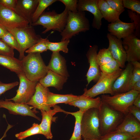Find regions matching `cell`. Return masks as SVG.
I'll return each instance as SVG.
<instances>
[{
	"mask_svg": "<svg viewBox=\"0 0 140 140\" xmlns=\"http://www.w3.org/2000/svg\"><path fill=\"white\" fill-rule=\"evenodd\" d=\"M21 61L24 74L31 81L38 82L48 71L40 53L28 54Z\"/></svg>",
	"mask_w": 140,
	"mask_h": 140,
	"instance_id": "6da1fadb",
	"label": "cell"
},
{
	"mask_svg": "<svg viewBox=\"0 0 140 140\" xmlns=\"http://www.w3.org/2000/svg\"><path fill=\"white\" fill-rule=\"evenodd\" d=\"M90 28L89 22L85 12L73 13L68 11V15L65 27L60 33L61 41L70 39L81 32H85Z\"/></svg>",
	"mask_w": 140,
	"mask_h": 140,
	"instance_id": "7a4b0ae2",
	"label": "cell"
},
{
	"mask_svg": "<svg viewBox=\"0 0 140 140\" xmlns=\"http://www.w3.org/2000/svg\"><path fill=\"white\" fill-rule=\"evenodd\" d=\"M82 137L88 139H100V122L98 109L92 108L83 113L81 120Z\"/></svg>",
	"mask_w": 140,
	"mask_h": 140,
	"instance_id": "3957f363",
	"label": "cell"
},
{
	"mask_svg": "<svg viewBox=\"0 0 140 140\" xmlns=\"http://www.w3.org/2000/svg\"><path fill=\"white\" fill-rule=\"evenodd\" d=\"M101 137L114 131L122 121L124 115L102 101L99 109Z\"/></svg>",
	"mask_w": 140,
	"mask_h": 140,
	"instance_id": "277c9868",
	"label": "cell"
},
{
	"mask_svg": "<svg viewBox=\"0 0 140 140\" xmlns=\"http://www.w3.org/2000/svg\"><path fill=\"white\" fill-rule=\"evenodd\" d=\"M68 10L66 8L62 12L57 13L54 10L44 12L37 21L31 26H42L45 30L42 32L45 34L52 30L61 33L66 25L68 15Z\"/></svg>",
	"mask_w": 140,
	"mask_h": 140,
	"instance_id": "5b68a950",
	"label": "cell"
},
{
	"mask_svg": "<svg viewBox=\"0 0 140 140\" xmlns=\"http://www.w3.org/2000/svg\"><path fill=\"white\" fill-rule=\"evenodd\" d=\"M14 36L18 45L19 59L22 60L25 56V51L39 42L42 38L37 34L33 27L29 26L20 28H7Z\"/></svg>",
	"mask_w": 140,
	"mask_h": 140,
	"instance_id": "8992f818",
	"label": "cell"
},
{
	"mask_svg": "<svg viewBox=\"0 0 140 140\" xmlns=\"http://www.w3.org/2000/svg\"><path fill=\"white\" fill-rule=\"evenodd\" d=\"M140 93L139 92L131 90L111 96L103 94L101 97L102 102L125 115L128 113V107L133 104L134 99Z\"/></svg>",
	"mask_w": 140,
	"mask_h": 140,
	"instance_id": "52a82bcc",
	"label": "cell"
},
{
	"mask_svg": "<svg viewBox=\"0 0 140 140\" xmlns=\"http://www.w3.org/2000/svg\"><path fill=\"white\" fill-rule=\"evenodd\" d=\"M123 69L120 70L110 74L101 72L100 78L95 85L88 89H84L83 95L94 98L100 94H110L113 95L112 86L114 81L122 72Z\"/></svg>",
	"mask_w": 140,
	"mask_h": 140,
	"instance_id": "ba28073f",
	"label": "cell"
},
{
	"mask_svg": "<svg viewBox=\"0 0 140 140\" xmlns=\"http://www.w3.org/2000/svg\"><path fill=\"white\" fill-rule=\"evenodd\" d=\"M19 80V88L16 95L12 98L7 99L17 103L27 104L34 94L38 82L29 80L24 73L17 74Z\"/></svg>",
	"mask_w": 140,
	"mask_h": 140,
	"instance_id": "9c48e42d",
	"label": "cell"
},
{
	"mask_svg": "<svg viewBox=\"0 0 140 140\" xmlns=\"http://www.w3.org/2000/svg\"><path fill=\"white\" fill-rule=\"evenodd\" d=\"M0 24L7 28H20L29 26L28 22L13 10L0 3Z\"/></svg>",
	"mask_w": 140,
	"mask_h": 140,
	"instance_id": "30bf717a",
	"label": "cell"
},
{
	"mask_svg": "<svg viewBox=\"0 0 140 140\" xmlns=\"http://www.w3.org/2000/svg\"><path fill=\"white\" fill-rule=\"evenodd\" d=\"M32 108L26 104L16 103L7 99L0 100V108L7 109L10 114L29 116L40 121V118L36 115L38 111L34 108L32 109Z\"/></svg>",
	"mask_w": 140,
	"mask_h": 140,
	"instance_id": "8fae6325",
	"label": "cell"
},
{
	"mask_svg": "<svg viewBox=\"0 0 140 140\" xmlns=\"http://www.w3.org/2000/svg\"><path fill=\"white\" fill-rule=\"evenodd\" d=\"M98 0H79L77 4L78 11H88L92 13L94 17L92 26L99 30L101 28L103 17L99 8Z\"/></svg>",
	"mask_w": 140,
	"mask_h": 140,
	"instance_id": "7c38bea8",
	"label": "cell"
},
{
	"mask_svg": "<svg viewBox=\"0 0 140 140\" xmlns=\"http://www.w3.org/2000/svg\"><path fill=\"white\" fill-rule=\"evenodd\" d=\"M98 47L96 45L90 46L86 54L89 66L86 75L87 82V87L92 81L97 82L101 74V72L97 59Z\"/></svg>",
	"mask_w": 140,
	"mask_h": 140,
	"instance_id": "4fadbf2b",
	"label": "cell"
},
{
	"mask_svg": "<svg viewBox=\"0 0 140 140\" xmlns=\"http://www.w3.org/2000/svg\"><path fill=\"white\" fill-rule=\"evenodd\" d=\"M107 37L109 42L108 48L114 59L118 64L121 68L125 67L127 56L122 44V41L110 33L107 34Z\"/></svg>",
	"mask_w": 140,
	"mask_h": 140,
	"instance_id": "5bb4252c",
	"label": "cell"
},
{
	"mask_svg": "<svg viewBox=\"0 0 140 140\" xmlns=\"http://www.w3.org/2000/svg\"><path fill=\"white\" fill-rule=\"evenodd\" d=\"M123 47L127 56L128 62L140 60V39L134 34L123 39Z\"/></svg>",
	"mask_w": 140,
	"mask_h": 140,
	"instance_id": "9a60e30c",
	"label": "cell"
},
{
	"mask_svg": "<svg viewBox=\"0 0 140 140\" xmlns=\"http://www.w3.org/2000/svg\"><path fill=\"white\" fill-rule=\"evenodd\" d=\"M49 91L48 88L44 87L38 82L34 94L26 104L35 109L46 111L50 110L51 108L47 104V94Z\"/></svg>",
	"mask_w": 140,
	"mask_h": 140,
	"instance_id": "2e32d148",
	"label": "cell"
},
{
	"mask_svg": "<svg viewBox=\"0 0 140 140\" xmlns=\"http://www.w3.org/2000/svg\"><path fill=\"white\" fill-rule=\"evenodd\" d=\"M107 27L109 33L120 39H123L134 34L135 30L134 22L125 23L120 20L110 23Z\"/></svg>",
	"mask_w": 140,
	"mask_h": 140,
	"instance_id": "e0dca14e",
	"label": "cell"
},
{
	"mask_svg": "<svg viewBox=\"0 0 140 140\" xmlns=\"http://www.w3.org/2000/svg\"><path fill=\"white\" fill-rule=\"evenodd\" d=\"M38 2V0H17L14 11L31 26L32 16Z\"/></svg>",
	"mask_w": 140,
	"mask_h": 140,
	"instance_id": "ac0fdd59",
	"label": "cell"
},
{
	"mask_svg": "<svg viewBox=\"0 0 140 140\" xmlns=\"http://www.w3.org/2000/svg\"><path fill=\"white\" fill-rule=\"evenodd\" d=\"M133 68L131 62H128L122 72L113 84L112 87L113 95L127 92Z\"/></svg>",
	"mask_w": 140,
	"mask_h": 140,
	"instance_id": "d6986e66",
	"label": "cell"
},
{
	"mask_svg": "<svg viewBox=\"0 0 140 140\" xmlns=\"http://www.w3.org/2000/svg\"><path fill=\"white\" fill-rule=\"evenodd\" d=\"M53 107V109L47 111L40 110L42 119L39 126L41 134L48 139H51L53 137L51 131V126L53 116L58 112H62L65 114L66 112L57 105Z\"/></svg>",
	"mask_w": 140,
	"mask_h": 140,
	"instance_id": "ffe728a7",
	"label": "cell"
},
{
	"mask_svg": "<svg viewBox=\"0 0 140 140\" xmlns=\"http://www.w3.org/2000/svg\"><path fill=\"white\" fill-rule=\"evenodd\" d=\"M115 131L128 133L134 138L140 137V122L128 113Z\"/></svg>",
	"mask_w": 140,
	"mask_h": 140,
	"instance_id": "44dd1931",
	"label": "cell"
},
{
	"mask_svg": "<svg viewBox=\"0 0 140 140\" xmlns=\"http://www.w3.org/2000/svg\"><path fill=\"white\" fill-rule=\"evenodd\" d=\"M48 70L61 75L67 78L69 76L65 58L59 52H53L47 66Z\"/></svg>",
	"mask_w": 140,
	"mask_h": 140,
	"instance_id": "7402d4cb",
	"label": "cell"
},
{
	"mask_svg": "<svg viewBox=\"0 0 140 140\" xmlns=\"http://www.w3.org/2000/svg\"><path fill=\"white\" fill-rule=\"evenodd\" d=\"M101 102L100 97L94 98L82 95L78 96L76 99L69 104L78 107L81 112L83 113L92 108L99 109Z\"/></svg>",
	"mask_w": 140,
	"mask_h": 140,
	"instance_id": "603a6c76",
	"label": "cell"
},
{
	"mask_svg": "<svg viewBox=\"0 0 140 140\" xmlns=\"http://www.w3.org/2000/svg\"><path fill=\"white\" fill-rule=\"evenodd\" d=\"M68 78L48 70L46 75L41 79L39 82L45 88L53 87L58 90L62 89Z\"/></svg>",
	"mask_w": 140,
	"mask_h": 140,
	"instance_id": "cb8c5ba5",
	"label": "cell"
},
{
	"mask_svg": "<svg viewBox=\"0 0 140 140\" xmlns=\"http://www.w3.org/2000/svg\"><path fill=\"white\" fill-rule=\"evenodd\" d=\"M78 97V96L72 94H56L49 91L47 94V104L50 108L59 103H64L69 104Z\"/></svg>",
	"mask_w": 140,
	"mask_h": 140,
	"instance_id": "d4e9b609",
	"label": "cell"
},
{
	"mask_svg": "<svg viewBox=\"0 0 140 140\" xmlns=\"http://www.w3.org/2000/svg\"><path fill=\"white\" fill-rule=\"evenodd\" d=\"M0 65L17 74L24 73L21 60L14 57L0 55Z\"/></svg>",
	"mask_w": 140,
	"mask_h": 140,
	"instance_id": "484cf974",
	"label": "cell"
},
{
	"mask_svg": "<svg viewBox=\"0 0 140 140\" xmlns=\"http://www.w3.org/2000/svg\"><path fill=\"white\" fill-rule=\"evenodd\" d=\"M98 5L103 18L108 22L113 23L120 20L121 14L112 9L106 0H98Z\"/></svg>",
	"mask_w": 140,
	"mask_h": 140,
	"instance_id": "4316f807",
	"label": "cell"
},
{
	"mask_svg": "<svg viewBox=\"0 0 140 140\" xmlns=\"http://www.w3.org/2000/svg\"><path fill=\"white\" fill-rule=\"evenodd\" d=\"M83 113L80 110L74 112L66 111V114L72 115L75 120L74 131L69 140H82L81 122Z\"/></svg>",
	"mask_w": 140,
	"mask_h": 140,
	"instance_id": "83f0119b",
	"label": "cell"
},
{
	"mask_svg": "<svg viewBox=\"0 0 140 140\" xmlns=\"http://www.w3.org/2000/svg\"><path fill=\"white\" fill-rule=\"evenodd\" d=\"M57 1L58 0H38V5L32 16V25L37 21L47 8Z\"/></svg>",
	"mask_w": 140,
	"mask_h": 140,
	"instance_id": "f1b7e54d",
	"label": "cell"
},
{
	"mask_svg": "<svg viewBox=\"0 0 140 140\" xmlns=\"http://www.w3.org/2000/svg\"><path fill=\"white\" fill-rule=\"evenodd\" d=\"M70 42V39H67L58 42H52L48 40L47 42L48 50L53 52H59L62 51L65 53L68 52V46Z\"/></svg>",
	"mask_w": 140,
	"mask_h": 140,
	"instance_id": "f546056e",
	"label": "cell"
},
{
	"mask_svg": "<svg viewBox=\"0 0 140 140\" xmlns=\"http://www.w3.org/2000/svg\"><path fill=\"white\" fill-rule=\"evenodd\" d=\"M134 138L128 133L114 131L101 137L99 140H132Z\"/></svg>",
	"mask_w": 140,
	"mask_h": 140,
	"instance_id": "4dcf8cb0",
	"label": "cell"
},
{
	"mask_svg": "<svg viewBox=\"0 0 140 140\" xmlns=\"http://www.w3.org/2000/svg\"><path fill=\"white\" fill-rule=\"evenodd\" d=\"M133 66V69L129 83L127 89V92L131 90L134 85L140 80V63L136 61L131 62Z\"/></svg>",
	"mask_w": 140,
	"mask_h": 140,
	"instance_id": "1f68e13d",
	"label": "cell"
},
{
	"mask_svg": "<svg viewBox=\"0 0 140 140\" xmlns=\"http://www.w3.org/2000/svg\"><path fill=\"white\" fill-rule=\"evenodd\" d=\"M38 134H41L39 125L34 123L30 128L16 134L15 136L18 139L22 140L30 136Z\"/></svg>",
	"mask_w": 140,
	"mask_h": 140,
	"instance_id": "d6a6232c",
	"label": "cell"
},
{
	"mask_svg": "<svg viewBox=\"0 0 140 140\" xmlns=\"http://www.w3.org/2000/svg\"><path fill=\"white\" fill-rule=\"evenodd\" d=\"M47 38H41L38 43L34 44L25 51L28 54L33 53H40L46 51L48 50L47 42Z\"/></svg>",
	"mask_w": 140,
	"mask_h": 140,
	"instance_id": "836d02e7",
	"label": "cell"
},
{
	"mask_svg": "<svg viewBox=\"0 0 140 140\" xmlns=\"http://www.w3.org/2000/svg\"><path fill=\"white\" fill-rule=\"evenodd\" d=\"M97 59L100 66L104 65L114 59L108 48L100 49L97 53Z\"/></svg>",
	"mask_w": 140,
	"mask_h": 140,
	"instance_id": "e575fe53",
	"label": "cell"
},
{
	"mask_svg": "<svg viewBox=\"0 0 140 140\" xmlns=\"http://www.w3.org/2000/svg\"><path fill=\"white\" fill-rule=\"evenodd\" d=\"M100 67L101 72L106 74L113 73L121 68L118 63L114 59L100 66Z\"/></svg>",
	"mask_w": 140,
	"mask_h": 140,
	"instance_id": "d590c367",
	"label": "cell"
},
{
	"mask_svg": "<svg viewBox=\"0 0 140 140\" xmlns=\"http://www.w3.org/2000/svg\"><path fill=\"white\" fill-rule=\"evenodd\" d=\"M128 14L131 21L135 24V30L134 34L138 38L140 37V14L131 10H127Z\"/></svg>",
	"mask_w": 140,
	"mask_h": 140,
	"instance_id": "8d00e7d4",
	"label": "cell"
},
{
	"mask_svg": "<svg viewBox=\"0 0 140 140\" xmlns=\"http://www.w3.org/2000/svg\"><path fill=\"white\" fill-rule=\"evenodd\" d=\"M1 39L9 46L19 51L18 43L13 35L8 30Z\"/></svg>",
	"mask_w": 140,
	"mask_h": 140,
	"instance_id": "74e56055",
	"label": "cell"
},
{
	"mask_svg": "<svg viewBox=\"0 0 140 140\" xmlns=\"http://www.w3.org/2000/svg\"><path fill=\"white\" fill-rule=\"evenodd\" d=\"M124 8H127L136 13L140 14V1L123 0Z\"/></svg>",
	"mask_w": 140,
	"mask_h": 140,
	"instance_id": "f35d334b",
	"label": "cell"
},
{
	"mask_svg": "<svg viewBox=\"0 0 140 140\" xmlns=\"http://www.w3.org/2000/svg\"><path fill=\"white\" fill-rule=\"evenodd\" d=\"M106 1L112 9L120 14L125 11L123 0H106Z\"/></svg>",
	"mask_w": 140,
	"mask_h": 140,
	"instance_id": "ab89813d",
	"label": "cell"
},
{
	"mask_svg": "<svg viewBox=\"0 0 140 140\" xmlns=\"http://www.w3.org/2000/svg\"><path fill=\"white\" fill-rule=\"evenodd\" d=\"M14 49L0 39V55L14 57Z\"/></svg>",
	"mask_w": 140,
	"mask_h": 140,
	"instance_id": "60d3db41",
	"label": "cell"
},
{
	"mask_svg": "<svg viewBox=\"0 0 140 140\" xmlns=\"http://www.w3.org/2000/svg\"><path fill=\"white\" fill-rule=\"evenodd\" d=\"M63 3L68 11L73 13H76L77 10L78 0H58Z\"/></svg>",
	"mask_w": 140,
	"mask_h": 140,
	"instance_id": "b9f144b4",
	"label": "cell"
},
{
	"mask_svg": "<svg viewBox=\"0 0 140 140\" xmlns=\"http://www.w3.org/2000/svg\"><path fill=\"white\" fill-rule=\"evenodd\" d=\"M19 84V82L17 81L9 83H4L0 81V96L17 86Z\"/></svg>",
	"mask_w": 140,
	"mask_h": 140,
	"instance_id": "7bdbcfd3",
	"label": "cell"
},
{
	"mask_svg": "<svg viewBox=\"0 0 140 140\" xmlns=\"http://www.w3.org/2000/svg\"><path fill=\"white\" fill-rule=\"evenodd\" d=\"M128 112L131 114L140 122V108L132 104L128 107Z\"/></svg>",
	"mask_w": 140,
	"mask_h": 140,
	"instance_id": "ee69618b",
	"label": "cell"
},
{
	"mask_svg": "<svg viewBox=\"0 0 140 140\" xmlns=\"http://www.w3.org/2000/svg\"><path fill=\"white\" fill-rule=\"evenodd\" d=\"M17 0H0V3L4 6L14 11Z\"/></svg>",
	"mask_w": 140,
	"mask_h": 140,
	"instance_id": "f6af8a7d",
	"label": "cell"
},
{
	"mask_svg": "<svg viewBox=\"0 0 140 140\" xmlns=\"http://www.w3.org/2000/svg\"><path fill=\"white\" fill-rule=\"evenodd\" d=\"M133 105L140 108V93L134 99Z\"/></svg>",
	"mask_w": 140,
	"mask_h": 140,
	"instance_id": "bcb514c9",
	"label": "cell"
},
{
	"mask_svg": "<svg viewBox=\"0 0 140 140\" xmlns=\"http://www.w3.org/2000/svg\"><path fill=\"white\" fill-rule=\"evenodd\" d=\"M7 31L5 27L0 24V39H1Z\"/></svg>",
	"mask_w": 140,
	"mask_h": 140,
	"instance_id": "7dc6e473",
	"label": "cell"
},
{
	"mask_svg": "<svg viewBox=\"0 0 140 140\" xmlns=\"http://www.w3.org/2000/svg\"><path fill=\"white\" fill-rule=\"evenodd\" d=\"M131 90L140 92V80L137 82L132 87Z\"/></svg>",
	"mask_w": 140,
	"mask_h": 140,
	"instance_id": "c3c4849f",
	"label": "cell"
},
{
	"mask_svg": "<svg viewBox=\"0 0 140 140\" xmlns=\"http://www.w3.org/2000/svg\"><path fill=\"white\" fill-rule=\"evenodd\" d=\"M13 127V125L8 124V126L7 127V129H6L5 132H4L3 136L0 139V140H2L6 136V132L9 129H10L11 128H12Z\"/></svg>",
	"mask_w": 140,
	"mask_h": 140,
	"instance_id": "681fc988",
	"label": "cell"
},
{
	"mask_svg": "<svg viewBox=\"0 0 140 140\" xmlns=\"http://www.w3.org/2000/svg\"><path fill=\"white\" fill-rule=\"evenodd\" d=\"M132 140H140V137L134 138Z\"/></svg>",
	"mask_w": 140,
	"mask_h": 140,
	"instance_id": "f907efd6",
	"label": "cell"
},
{
	"mask_svg": "<svg viewBox=\"0 0 140 140\" xmlns=\"http://www.w3.org/2000/svg\"><path fill=\"white\" fill-rule=\"evenodd\" d=\"M83 140H99L98 139H83Z\"/></svg>",
	"mask_w": 140,
	"mask_h": 140,
	"instance_id": "816d5d0a",
	"label": "cell"
}]
</instances>
